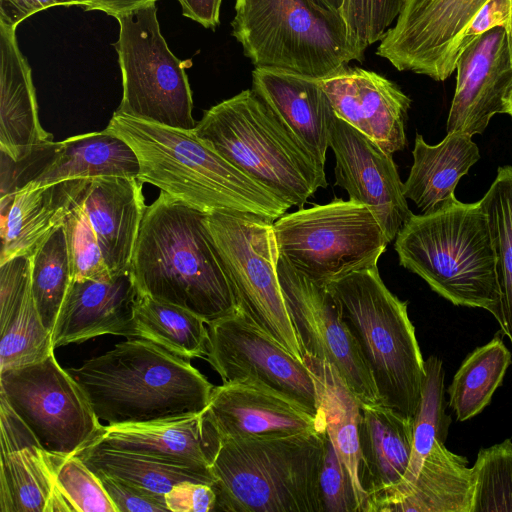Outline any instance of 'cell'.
<instances>
[{
    "instance_id": "1",
    "label": "cell",
    "mask_w": 512,
    "mask_h": 512,
    "mask_svg": "<svg viewBox=\"0 0 512 512\" xmlns=\"http://www.w3.org/2000/svg\"><path fill=\"white\" fill-rule=\"evenodd\" d=\"M206 217L161 191L145 209L130 272L139 293L180 306L209 324L233 314L237 303Z\"/></svg>"
},
{
    "instance_id": "2",
    "label": "cell",
    "mask_w": 512,
    "mask_h": 512,
    "mask_svg": "<svg viewBox=\"0 0 512 512\" xmlns=\"http://www.w3.org/2000/svg\"><path fill=\"white\" fill-rule=\"evenodd\" d=\"M107 129L136 153L139 181L197 210L248 213L274 222L291 208L206 145L194 130L167 127L117 111Z\"/></svg>"
},
{
    "instance_id": "3",
    "label": "cell",
    "mask_w": 512,
    "mask_h": 512,
    "mask_svg": "<svg viewBox=\"0 0 512 512\" xmlns=\"http://www.w3.org/2000/svg\"><path fill=\"white\" fill-rule=\"evenodd\" d=\"M67 371L109 425L201 413L214 388L187 359L141 338L118 342Z\"/></svg>"
},
{
    "instance_id": "4",
    "label": "cell",
    "mask_w": 512,
    "mask_h": 512,
    "mask_svg": "<svg viewBox=\"0 0 512 512\" xmlns=\"http://www.w3.org/2000/svg\"><path fill=\"white\" fill-rule=\"evenodd\" d=\"M399 263L453 305L481 308L504 329L501 292L486 214L480 202H449L412 214L398 232Z\"/></svg>"
},
{
    "instance_id": "5",
    "label": "cell",
    "mask_w": 512,
    "mask_h": 512,
    "mask_svg": "<svg viewBox=\"0 0 512 512\" xmlns=\"http://www.w3.org/2000/svg\"><path fill=\"white\" fill-rule=\"evenodd\" d=\"M326 430L221 439L211 470L214 511L324 512L320 472Z\"/></svg>"
},
{
    "instance_id": "6",
    "label": "cell",
    "mask_w": 512,
    "mask_h": 512,
    "mask_svg": "<svg viewBox=\"0 0 512 512\" xmlns=\"http://www.w3.org/2000/svg\"><path fill=\"white\" fill-rule=\"evenodd\" d=\"M195 134L290 207L328 183L322 166L253 89L204 111Z\"/></svg>"
},
{
    "instance_id": "7",
    "label": "cell",
    "mask_w": 512,
    "mask_h": 512,
    "mask_svg": "<svg viewBox=\"0 0 512 512\" xmlns=\"http://www.w3.org/2000/svg\"><path fill=\"white\" fill-rule=\"evenodd\" d=\"M231 26L255 68L322 79L364 58L340 11L324 0H235Z\"/></svg>"
},
{
    "instance_id": "8",
    "label": "cell",
    "mask_w": 512,
    "mask_h": 512,
    "mask_svg": "<svg viewBox=\"0 0 512 512\" xmlns=\"http://www.w3.org/2000/svg\"><path fill=\"white\" fill-rule=\"evenodd\" d=\"M372 376L380 402L413 418L425 377V360L407 302L384 284L377 266L326 284Z\"/></svg>"
},
{
    "instance_id": "9",
    "label": "cell",
    "mask_w": 512,
    "mask_h": 512,
    "mask_svg": "<svg viewBox=\"0 0 512 512\" xmlns=\"http://www.w3.org/2000/svg\"><path fill=\"white\" fill-rule=\"evenodd\" d=\"M273 228L280 258L324 285L377 266L389 244L371 209L350 199L285 213Z\"/></svg>"
},
{
    "instance_id": "10",
    "label": "cell",
    "mask_w": 512,
    "mask_h": 512,
    "mask_svg": "<svg viewBox=\"0 0 512 512\" xmlns=\"http://www.w3.org/2000/svg\"><path fill=\"white\" fill-rule=\"evenodd\" d=\"M206 225L237 309L304 360L279 282L280 255L273 222L253 214L219 211L207 214Z\"/></svg>"
},
{
    "instance_id": "11",
    "label": "cell",
    "mask_w": 512,
    "mask_h": 512,
    "mask_svg": "<svg viewBox=\"0 0 512 512\" xmlns=\"http://www.w3.org/2000/svg\"><path fill=\"white\" fill-rule=\"evenodd\" d=\"M119 38L113 44L122 73L123 96L116 110L130 117L194 130L192 92L184 63L169 49L157 19L155 2L116 17Z\"/></svg>"
},
{
    "instance_id": "12",
    "label": "cell",
    "mask_w": 512,
    "mask_h": 512,
    "mask_svg": "<svg viewBox=\"0 0 512 512\" xmlns=\"http://www.w3.org/2000/svg\"><path fill=\"white\" fill-rule=\"evenodd\" d=\"M0 395L48 453L76 454L103 427L77 381L54 354L0 372Z\"/></svg>"
},
{
    "instance_id": "13",
    "label": "cell",
    "mask_w": 512,
    "mask_h": 512,
    "mask_svg": "<svg viewBox=\"0 0 512 512\" xmlns=\"http://www.w3.org/2000/svg\"><path fill=\"white\" fill-rule=\"evenodd\" d=\"M207 325L205 359L223 383L253 378L323 416L317 382L305 360L291 354L238 309Z\"/></svg>"
},
{
    "instance_id": "14",
    "label": "cell",
    "mask_w": 512,
    "mask_h": 512,
    "mask_svg": "<svg viewBox=\"0 0 512 512\" xmlns=\"http://www.w3.org/2000/svg\"><path fill=\"white\" fill-rule=\"evenodd\" d=\"M278 276L303 357L332 365L360 403H381L359 347L327 286L280 257Z\"/></svg>"
},
{
    "instance_id": "15",
    "label": "cell",
    "mask_w": 512,
    "mask_h": 512,
    "mask_svg": "<svg viewBox=\"0 0 512 512\" xmlns=\"http://www.w3.org/2000/svg\"><path fill=\"white\" fill-rule=\"evenodd\" d=\"M489 0H408L376 54L399 71L446 80L465 33Z\"/></svg>"
},
{
    "instance_id": "16",
    "label": "cell",
    "mask_w": 512,
    "mask_h": 512,
    "mask_svg": "<svg viewBox=\"0 0 512 512\" xmlns=\"http://www.w3.org/2000/svg\"><path fill=\"white\" fill-rule=\"evenodd\" d=\"M329 148L336 159L335 185L371 209L390 243L413 214L392 154L337 116Z\"/></svg>"
},
{
    "instance_id": "17",
    "label": "cell",
    "mask_w": 512,
    "mask_h": 512,
    "mask_svg": "<svg viewBox=\"0 0 512 512\" xmlns=\"http://www.w3.org/2000/svg\"><path fill=\"white\" fill-rule=\"evenodd\" d=\"M456 87L447 133L482 134L495 114L505 113L512 85V45L505 26H496L469 42L459 53Z\"/></svg>"
},
{
    "instance_id": "18",
    "label": "cell",
    "mask_w": 512,
    "mask_h": 512,
    "mask_svg": "<svg viewBox=\"0 0 512 512\" xmlns=\"http://www.w3.org/2000/svg\"><path fill=\"white\" fill-rule=\"evenodd\" d=\"M203 413L220 439L326 430L324 416L312 414L295 400L253 378L214 386Z\"/></svg>"
},
{
    "instance_id": "19",
    "label": "cell",
    "mask_w": 512,
    "mask_h": 512,
    "mask_svg": "<svg viewBox=\"0 0 512 512\" xmlns=\"http://www.w3.org/2000/svg\"><path fill=\"white\" fill-rule=\"evenodd\" d=\"M337 117L393 154L406 146L411 99L384 76L349 67L319 80Z\"/></svg>"
},
{
    "instance_id": "20",
    "label": "cell",
    "mask_w": 512,
    "mask_h": 512,
    "mask_svg": "<svg viewBox=\"0 0 512 512\" xmlns=\"http://www.w3.org/2000/svg\"><path fill=\"white\" fill-rule=\"evenodd\" d=\"M137 295L131 272L108 281L71 280L52 332L53 347L106 334L130 338Z\"/></svg>"
},
{
    "instance_id": "21",
    "label": "cell",
    "mask_w": 512,
    "mask_h": 512,
    "mask_svg": "<svg viewBox=\"0 0 512 512\" xmlns=\"http://www.w3.org/2000/svg\"><path fill=\"white\" fill-rule=\"evenodd\" d=\"M220 442L218 432L201 412L141 423L108 424L88 445L211 468Z\"/></svg>"
},
{
    "instance_id": "22",
    "label": "cell",
    "mask_w": 512,
    "mask_h": 512,
    "mask_svg": "<svg viewBox=\"0 0 512 512\" xmlns=\"http://www.w3.org/2000/svg\"><path fill=\"white\" fill-rule=\"evenodd\" d=\"M0 150L15 163L53 142L39 120L31 68L22 55L16 28L0 22Z\"/></svg>"
},
{
    "instance_id": "23",
    "label": "cell",
    "mask_w": 512,
    "mask_h": 512,
    "mask_svg": "<svg viewBox=\"0 0 512 512\" xmlns=\"http://www.w3.org/2000/svg\"><path fill=\"white\" fill-rule=\"evenodd\" d=\"M142 185L137 178H92L81 200L113 277L130 272L147 207Z\"/></svg>"
},
{
    "instance_id": "24",
    "label": "cell",
    "mask_w": 512,
    "mask_h": 512,
    "mask_svg": "<svg viewBox=\"0 0 512 512\" xmlns=\"http://www.w3.org/2000/svg\"><path fill=\"white\" fill-rule=\"evenodd\" d=\"M320 79L255 68L252 89L310 154L325 166L335 113Z\"/></svg>"
},
{
    "instance_id": "25",
    "label": "cell",
    "mask_w": 512,
    "mask_h": 512,
    "mask_svg": "<svg viewBox=\"0 0 512 512\" xmlns=\"http://www.w3.org/2000/svg\"><path fill=\"white\" fill-rule=\"evenodd\" d=\"M89 181L74 179L42 187L24 185L18 189L6 209V216L2 217L0 264L18 256L31 257L53 232L63 226Z\"/></svg>"
},
{
    "instance_id": "26",
    "label": "cell",
    "mask_w": 512,
    "mask_h": 512,
    "mask_svg": "<svg viewBox=\"0 0 512 512\" xmlns=\"http://www.w3.org/2000/svg\"><path fill=\"white\" fill-rule=\"evenodd\" d=\"M472 467L435 441L415 481L404 490L369 498L364 512H471Z\"/></svg>"
},
{
    "instance_id": "27",
    "label": "cell",
    "mask_w": 512,
    "mask_h": 512,
    "mask_svg": "<svg viewBox=\"0 0 512 512\" xmlns=\"http://www.w3.org/2000/svg\"><path fill=\"white\" fill-rule=\"evenodd\" d=\"M139 170L132 147L106 128L52 142L47 147L43 164L25 185L42 187L67 180L106 176L137 178Z\"/></svg>"
},
{
    "instance_id": "28",
    "label": "cell",
    "mask_w": 512,
    "mask_h": 512,
    "mask_svg": "<svg viewBox=\"0 0 512 512\" xmlns=\"http://www.w3.org/2000/svg\"><path fill=\"white\" fill-rule=\"evenodd\" d=\"M359 441V476L367 498L398 485L410 462L413 418L381 403H360Z\"/></svg>"
},
{
    "instance_id": "29",
    "label": "cell",
    "mask_w": 512,
    "mask_h": 512,
    "mask_svg": "<svg viewBox=\"0 0 512 512\" xmlns=\"http://www.w3.org/2000/svg\"><path fill=\"white\" fill-rule=\"evenodd\" d=\"M412 155L404 195L422 213L456 200L454 191L459 180L480 159L472 136L463 132L447 133L436 145H429L421 134H416Z\"/></svg>"
},
{
    "instance_id": "30",
    "label": "cell",
    "mask_w": 512,
    "mask_h": 512,
    "mask_svg": "<svg viewBox=\"0 0 512 512\" xmlns=\"http://www.w3.org/2000/svg\"><path fill=\"white\" fill-rule=\"evenodd\" d=\"M317 382L325 428L354 488L359 512H364L367 493L360 482V401L330 364L304 358Z\"/></svg>"
},
{
    "instance_id": "31",
    "label": "cell",
    "mask_w": 512,
    "mask_h": 512,
    "mask_svg": "<svg viewBox=\"0 0 512 512\" xmlns=\"http://www.w3.org/2000/svg\"><path fill=\"white\" fill-rule=\"evenodd\" d=\"M76 455L95 473H104L163 496L182 482L191 481L210 486L215 482L213 472L208 467L106 446L88 445Z\"/></svg>"
},
{
    "instance_id": "32",
    "label": "cell",
    "mask_w": 512,
    "mask_h": 512,
    "mask_svg": "<svg viewBox=\"0 0 512 512\" xmlns=\"http://www.w3.org/2000/svg\"><path fill=\"white\" fill-rule=\"evenodd\" d=\"M1 512H66L47 452L29 446L0 456Z\"/></svg>"
},
{
    "instance_id": "33",
    "label": "cell",
    "mask_w": 512,
    "mask_h": 512,
    "mask_svg": "<svg viewBox=\"0 0 512 512\" xmlns=\"http://www.w3.org/2000/svg\"><path fill=\"white\" fill-rule=\"evenodd\" d=\"M194 313L138 292L133 305L130 338L151 341L187 360L205 358L208 328Z\"/></svg>"
},
{
    "instance_id": "34",
    "label": "cell",
    "mask_w": 512,
    "mask_h": 512,
    "mask_svg": "<svg viewBox=\"0 0 512 512\" xmlns=\"http://www.w3.org/2000/svg\"><path fill=\"white\" fill-rule=\"evenodd\" d=\"M511 358V352L498 335L467 355L448 388L449 406L458 421L475 417L489 405Z\"/></svg>"
},
{
    "instance_id": "35",
    "label": "cell",
    "mask_w": 512,
    "mask_h": 512,
    "mask_svg": "<svg viewBox=\"0 0 512 512\" xmlns=\"http://www.w3.org/2000/svg\"><path fill=\"white\" fill-rule=\"evenodd\" d=\"M450 423L451 418L445 413L444 408L443 363L437 356H430L425 360V377L420 401L413 417V444L407 471L398 485L369 496L367 500L400 492L411 485L435 441L445 442Z\"/></svg>"
},
{
    "instance_id": "36",
    "label": "cell",
    "mask_w": 512,
    "mask_h": 512,
    "mask_svg": "<svg viewBox=\"0 0 512 512\" xmlns=\"http://www.w3.org/2000/svg\"><path fill=\"white\" fill-rule=\"evenodd\" d=\"M486 214L496 259L504 317L503 333L512 345V166H501L479 201Z\"/></svg>"
},
{
    "instance_id": "37",
    "label": "cell",
    "mask_w": 512,
    "mask_h": 512,
    "mask_svg": "<svg viewBox=\"0 0 512 512\" xmlns=\"http://www.w3.org/2000/svg\"><path fill=\"white\" fill-rule=\"evenodd\" d=\"M31 291L42 323L50 332L70 286L71 268L63 226L30 257Z\"/></svg>"
},
{
    "instance_id": "38",
    "label": "cell",
    "mask_w": 512,
    "mask_h": 512,
    "mask_svg": "<svg viewBox=\"0 0 512 512\" xmlns=\"http://www.w3.org/2000/svg\"><path fill=\"white\" fill-rule=\"evenodd\" d=\"M0 335V372L31 365L54 354L52 332L42 323L31 281L19 309Z\"/></svg>"
},
{
    "instance_id": "39",
    "label": "cell",
    "mask_w": 512,
    "mask_h": 512,
    "mask_svg": "<svg viewBox=\"0 0 512 512\" xmlns=\"http://www.w3.org/2000/svg\"><path fill=\"white\" fill-rule=\"evenodd\" d=\"M472 475L471 512H512V440L480 449Z\"/></svg>"
},
{
    "instance_id": "40",
    "label": "cell",
    "mask_w": 512,
    "mask_h": 512,
    "mask_svg": "<svg viewBox=\"0 0 512 512\" xmlns=\"http://www.w3.org/2000/svg\"><path fill=\"white\" fill-rule=\"evenodd\" d=\"M56 491L69 512H117L99 477L76 454L47 452Z\"/></svg>"
},
{
    "instance_id": "41",
    "label": "cell",
    "mask_w": 512,
    "mask_h": 512,
    "mask_svg": "<svg viewBox=\"0 0 512 512\" xmlns=\"http://www.w3.org/2000/svg\"><path fill=\"white\" fill-rule=\"evenodd\" d=\"M81 200L72 208L63 224L72 280H111L113 276Z\"/></svg>"
},
{
    "instance_id": "42",
    "label": "cell",
    "mask_w": 512,
    "mask_h": 512,
    "mask_svg": "<svg viewBox=\"0 0 512 512\" xmlns=\"http://www.w3.org/2000/svg\"><path fill=\"white\" fill-rule=\"evenodd\" d=\"M408 0H343L340 13L361 49L381 40Z\"/></svg>"
},
{
    "instance_id": "43",
    "label": "cell",
    "mask_w": 512,
    "mask_h": 512,
    "mask_svg": "<svg viewBox=\"0 0 512 512\" xmlns=\"http://www.w3.org/2000/svg\"><path fill=\"white\" fill-rule=\"evenodd\" d=\"M320 493L324 512H359L351 478L328 434L320 472Z\"/></svg>"
},
{
    "instance_id": "44",
    "label": "cell",
    "mask_w": 512,
    "mask_h": 512,
    "mask_svg": "<svg viewBox=\"0 0 512 512\" xmlns=\"http://www.w3.org/2000/svg\"><path fill=\"white\" fill-rule=\"evenodd\" d=\"M30 281V257L18 256L0 264V331L19 309Z\"/></svg>"
},
{
    "instance_id": "45",
    "label": "cell",
    "mask_w": 512,
    "mask_h": 512,
    "mask_svg": "<svg viewBox=\"0 0 512 512\" xmlns=\"http://www.w3.org/2000/svg\"><path fill=\"white\" fill-rule=\"evenodd\" d=\"M95 474L99 477L117 512L169 511L165 496L142 489L104 473Z\"/></svg>"
},
{
    "instance_id": "46",
    "label": "cell",
    "mask_w": 512,
    "mask_h": 512,
    "mask_svg": "<svg viewBox=\"0 0 512 512\" xmlns=\"http://www.w3.org/2000/svg\"><path fill=\"white\" fill-rule=\"evenodd\" d=\"M165 501L171 512H209L216 506V493L212 486L191 481L173 486Z\"/></svg>"
},
{
    "instance_id": "47",
    "label": "cell",
    "mask_w": 512,
    "mask_h": 512,
    "mask_svg": "<svg viewBox=\"0 0 512 512\" xmlns=\"http://www.w3.org/2000/svg\"><path fill=\"white\" fill-rule=\"evenodd\" d=\"M1 454L29 446H40L24 421L0 395Z\"/></svg>"
},
{
    "instance_id": "48",
    "label": "cell",
    "mask_w": 512,
    "mask_h": 512,
    "mask_svg": "<svg viewBox=\"0 0 512 512\" xmlns=\"http://www.w3.org/2000/svg\"><path fill=\"white\" fill-rule=\"evenodd\" d=\"M88 0H0V22L17 26L35 13L54 6H85Z\"/></svg>"
},
{
    "instance_id": "49",
    "label": "cell",
    "mask_w": 512,
    "mask_h": 512,
    "mask_svg": "<svg viewBox=\"0 0 512 512\" xmlns=\"http://www.w3.org/2000/svg\"><path fill=\"white\" fill-rule=\"evenodd\" d=\"M509 19L510 0H489L468 27L461 50L474 38L496 26H505L508 29Z\"/></svg>"
},
{
    "instance_id": "50",
    "label": "cell",
    "mask_w": 512,
    "mask_h": 512,
    "mask_svg": "<svg viewBox=\"0 0 512 512\" xmlns=\"http://www.w3.org/2000/svg\"><path fill=\"white\" fill-rule=\"evenodd\" d=\"M183 16L208 29L219 25L222 0H178Z\"/></svg>"
},
{
    "instance_id": "51",
    "label": "cell",
    "mask_w": 512,
    "mask_h": 512,
    "mask_svg": "<svg viewBox=\"0 0 512 512\" xmlns=\"http://www.w3.org/2000/svg\"><path fill=\"white\" fill-rule=\"evenodd\" d=\"M157 0H88L84 10H99L116 18Z\"/></svg>"
},
{
    "instance_id": "52",
    "label": "cell",
    "mask_w": 512,
    "mask_h": 512,
    "mask_svg": "<svg viewBox=\"0 0 512 512\" xmlns=\"http://www.w3.org/2000/svg\"><path fill=\"white\" fill-rule=\"evenodd\" d=\"M505 113L508 114L512 118V85L508 91L505 100Z\"/></svg>"
},
{
    "instance_id": "53",
    "label": "cell",
    "mask_w": 512,
    "mask_h": 512,
    "mask_svg": "<svg viewBox=\"0 0 512 512\" xmlns=\"http://www.w3.org/2000/svg\"><path fill=\"white\" fill-rule=\"evenodd\" d=\"M327 4L333 7L336 10L340 11V7L342 5L343 0H324Z\"/></svg>"
},
{
    "instance_id": "54",
    "label": "cell",
    "mask_w": 512,
    "mask_h": 512,
    "mask_svg": "<svg viewBox=\"0 0 512 512\" xmlns=\"http://www.w3.org/2000/svg\"><path fill=\"white\" fill-rule=\"evenodd\" d=\"M508 33L510 36V41L512 45V0H510V19H509V25H508Z\"/></svg>"
}]
</instances>
